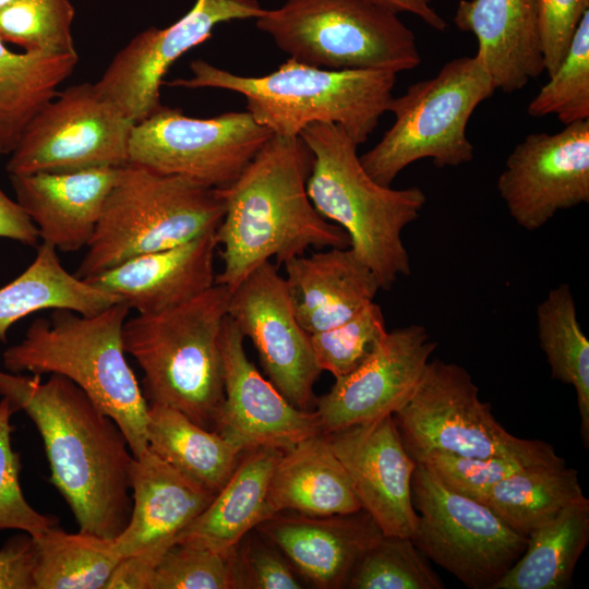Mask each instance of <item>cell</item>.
<instances>
[{"mask_svg":"<svg viewBox=\"0 0 589 589\" xmlns=\"http://www.w3.org/2000/svg\"><path fill=\"white\" fill-rule=\"evenodd\" d=\"M445 585L409 537L383 534L360 558L346 588L443 589Z\"/></svg>","mask_w":589,"mask_h":589,"instance_id":"cell-35","label":"cell"},{"mask_svg":"<svg viewBox=\"0 0 589 589\" xmlns=\"http://www.w3.org/2000/svg\"><path fill=\"white\" fill-rule=\"evenodd\" d=\"M264 12L257 0H196L192 9L170 26L151 27L137 34L113 57L95 86L137 123L164 106L160 87L177 59L211 38L218 24L255 20Z\"/></svg>","mask_w":589,"mask_h":589,"instance_id":"cell-14","label":"cell"},{"mask_svg":"<svg viewBox=\"0 0 589 589\" xmlns=\"http://www.w3.org/2000/svg\"><path fill=\"white\" fill-rule=\"evenodd\" d=\"M147 448L204 489L217 493L228 481L244 450L181 411L151 402Z\"/></svg>","mask_w":589,"mask_h":589,"instance_id":"cell-28","label":"cell"},{"mask_svg":"<svg viewBox=\"0 0 589 589\" xmlns=\"http://www.w3.org/2000/svg\"><path fill=\"white\" fill-rule=\"evenodd\" d=\"M273 135L247 110L201 119L163 106L134 124L129 163L223 189Z\"/></svg>","mask_w":589,"mask_h":589,"instance_id":"cell-12","label":"cell"},{"mask_svg":"<svg viewBox=\"0 0 589 589\" xmlns=\"http://www.w3.org/2000/svg\"><path fill=\"white\" fill-rule=\"evenodd\" d=\"M192 76L171 87L220 88L242 95L247 111L274 135L299 136L312 123L340 125L359 146L387 112L396 73L374 70H326L288 58L262 76H244L203 59L190 63Z\"/></svg>","mask_w":589,"mask_h":589,"instance_id":"cell-3","label":"cell"},{"mask_svg":"<svg viewBox=\"0 0 589 589\" xmlns=\"http://www.w3.org/2000/svg\"><path fill=\"white\" fill-rule=\"evenodd\" d=\"M11 1H13V0H0V9L5 7L7 4H9Z\"/></svg>","mask_w":589,"mask_h":589,"instance_id":"cell-48","label":"cell"},{"mask_svg":"<svg viewBox=\"0 0 589 589\" xmlns=\"http://www.w3.org/2000/svg\"><path fill=\"white\" fill-rule=\"evenodd\" d=\"M148 589H233L228 556L193 541H176L156 565Z\"/></svg>","mask_w":589,"mask_h":589,"instance_id":"cell-39","label":"cell"},{"mask_svg":"<svg viewBox=\"0 0 589 589\" xmlns=\"http://www.w3.org/2000/svg\"><path fill=\"white\" fill-rule=\"evenodd\" d=\"M0 238L37 245L38 230L16 201L10 199L0 187Z\"/></svg>","mask_w":589,"mask_h":589,"instance_id":"cell-46","label":"cell"},{"mask_svg":"<svg viewBox=\"0 0 589 589\" xmlns=\"http://www.w3.org/2000/svg\"><path fill=\"white\" fill-rule=\"evenodd\" d=\"M588 10L589 0H538L540 41L549 76L560 67Z\"/></svg>","mask_w":589,"mask_h":589,"instance_id":"cell-43","label":"cell"},{"mask_svg":"<svg viewBox=\"0 0 589 589\" xmlns=\"http://www.w3.org/2000/svg\"><path fill=\"white\" fill-rule=\"evenodd\" d=\"M496 187L512 218L528 231L588 203L589 119L553 134H528L508 155Z\"/></svg>","mask_w":589,"mask_h":589,"instance_id":"cell-15","label":"cell"},{"mask_svg":"<svg viewBox=\"0 0 589 589\" xmlns=\"http://www.w3.org/2000/svg\"><path fill=\"white\" fill-rule=\"evenodd\" d=\"M230 291L215 284L171 309L125 320L122 341L143 371L151 402L215 430L224 401L221 335Z\"/></svg>","mask_w":589,"mask_h":589,"instance_id":"cell-6","label":"cell"},{"mask_svg":"<svg viewBox=\"0 0 589 589\" xmlns=\"http://www.w3.org/2000/svg\"><path fill=\"white\" fill-rule=\"evenodd\" d=\"M454 22L476 36V58L496 89L517 92L544 71L538 0H460Z\"/></svg>","mask_w":589,"mask_h":589,"instance_id":"cell-24","label":"cell"},{"mask_svg":"<svg viewBox=\"0 0 589 589\" xmlns=\"http://www.w3.org/2000/svg\"><path fill=\"white\" fill-rule=\"evenodd\" d=\"M121 168L10 175L16 202L43 242L58 251L86 248Z\"/></svg>","mask_w":589,"mask_h":589,"instance_id":"cell-23","label":"cell"},{"mask_svg":"<svg viewBox=\"0 0 589 589\" xmlns=\"http://www.w3.org/2000/svg\"><path fill=\"white\" fill-rule=\"evenodd\" d=\"M130 310L124 302L93 315L51 310L4 350L2 363L12 373L71 380L117 422L137 457L147 449L148 405L123 348L122 328Z\"/></svg>","mask_w":589,"mask_h":589,"instance_id":"cell-5","label":"cell"},{"mask_svg":"<svg viewBox=\"0 0 589 589\" xmlns=\"http://www.w3.org/2000/svg\"><path fill=\"white\" fill-rule=\"evenodd\" d=\"M360 509L350 479L323 434L283 452L269 481L264 519L280 512L330 516Z\"/></svg>","mask_w":589,"mask_h":589,"instance_id":"cell-26","label":"cell"},{"mask_svg":"<svg viewBox=\"0 0 589 589\" xmlns=\"http://www.w3.org/2000/svg\"><path fill=\"white\" fill-rule=\"evenodd\" d=\"M160 555L152 552L122 557L109 577L105 589H148Z\"/></svg>","mask_w":589,"mask_h":589,"instance_id":"cell-45","label":"cell"},{"mask_svg":"<svg viewBox=\"0 0 589 589\" xmlns=\"http://www.w3.org/2000/svg\"><path fill=\"white\" fill-rule=\"evenodd\" d=\"M283 452L275 447L244 452L225 485L176 541L197 542L228 556L264 519L269 481Z\"/></svg>","mask_w":589,"mask_h":589,"instance_id":"cell-27","label":"cell"},{"mask_svg":"<svg viewBox=\"0 0 589 589\" xmlns=\"http://www.w3.org/2000/svg\"><path fill=\"white\" fill-rule=\"evenodd\" d=\"M538 338L552 378L574 387L580 414V434L589 445V341L577 320L569 285L551 289L537 308Z\"/></svg>","mask_w":589,"mask_h":589,"instance_id":"cell-33","label":"cell"},{"mask_svg":"<svg viewBox=\"0 0 589 589\" xmlns=\"http://www.w3.org/2000/svg\"><path fill=\"white\" fill-rule=\"evenodd\" d=\"M387 332L383 311L373 301L345 323L309 334V339L318 368L339 378L363 364Z\"/></svg>","mask_w":589,"mask_h":589,"instance_id":"cell-38","label":"cell"},{"mask_svg":"<svg viewBox=\"0 0 589 589\" xmlns=\"http://www.w3.org/2000/svg\"><path fill=\"white\" fill-rule=\"evenodd\" d=\"M57 251L53 245L41 242L33 263L0 288V341L7 340L14 323L40 310L65 309L93 315L123 302L120 297L69 273Z\"/></svg>","mask_w":589,"mask_h":589,"instance_id":"cell-29","label":"cell"},{"mask_svg":"<svg viewBox=\"0 0 589 589\" xmlns=\"http://www.w3.org/2000/svg\"><path fill=\"white\" fill-rule=\"evenodd\" d=\"M34 538L25 532L11 537L0 548V589H35Z\"/></svg>","mask_w":589,"mask_h":589,"instance_id":"cell-44","label":"cell"},{"mask_svg":"<svg viewBox=\"0 0 589 589\" xmlns=\"http://www.w3.org/2000/svg\"><path fill=\"white\" fill-rule=\"evenodd\" d=\"M243 341L244 336L227 316L221 335L225 397L214 431L244 452L259 447L286 450L322 434L317 413L288 401L249 360Z\"/></svg>","mask_w":589,"mask_h":589,"instance_id":"cell-18","label":"cell"},{"mask_svg":"<svg viewBox=\"0 0 589 589\" xmlns=\"http://www.w3.org/2000/svg\"><path fill=\"white\" fill-rule=\"evenodd\" d=\"M395 13L407 12L422 20L435 31L444 32L446 21L431 7L429 0H365Z\"/></svg>","mask_w":589,"mask_h":589,"instance_id":"cell-47","label":"cell"},{"mask_svg":"<svg viewBox=\"0 0 589 589\" xmlns=\"http://www.w3.org/2000/svg\"><path fill=\"white\" fill-rule=\"evenodd\" d=\"M130 488L131 515L123 531L113 540L120 558L140 552L163 556L215 496L148 448L134 456Z\"/></svg>","mask_w":589,"mask_h":589,"instance_id":"cell-22","label":"cell"},{"mask_svg":"<svg viewBox=\"0 0 589 589\" xmlns=\"http://www.w3.org/2000/svg\"><path fill=\"white\" fill-rule=\"evenodd\" d=\"M411 457L452 491L476 500L512 474L529 467L543 466L507 457L478 458L434 452Z\"/></svg>","mask_w":589,"mask_h":589,"instance_id":"cell-41","label":"cell"},{"mask_svg":"<svg viewBox=\"0 0 589 589\" xmlns=\"http://www.w3.org/2000/svg\"><path fill=\"white\" fill-rule=\"evenodd\" d=\"M255 529L322 589L346 588L360 558L383 536L363 509L330 516L280 512Z\"/></svg>","mask_w":589,"mask_h":589,"instance_id":"cell-20","label":"cell"},{"mask_svg":"<svg viewBox=\"0 0 589 589\" xmlns=\"http://www.w3.org/2000/svg\"><path fill=\"white\" fill-rule=\"evenodd\" d=\"M134 122L92 83L67 87L33 118L7 164L9 175L121 168Z\"/></svg>","mask_w":589,"mask_h":589,"instance_id":"cell-13","label":"cell"},{"mask_svg":"<svg viewBox=\"0 0 589 589\" xmlns=\"http://www.w3.org/2000/svg\"><path fill=\"white\" fill-rule=\"evenodd\" d=\"M113 540L57 526L34 538L35 589H105L121 560Z\"/></svg>","mask_w":589,"mask_h":589,"instance_id":"cell-34","label":"cell"},{"mask_svg":"<svg viewBox=\"0 0 589 589\" xmlns=\"http://www.w3.org/2000/svg\"><path fill=\"white\" fill-rule=\"evenodd\" d=\"M77 53L10 50L0 38V156L10 155L33 118L76 67Z\"/></svg>","mask_w":589,"mask_h":589,"instance_id":"cell-30","label":"cell"},{"mask_svg":"<svg viewBox=\"0 0 589 589\" xmlns=\"http://www.w3.org/2000/svg\"><path fill=\"white\" fill-rule=\"evenodd\" d=\"M228 316L253 342L273 385L292 405L308 409L322 370L294 315L284 276L271 261L230 292Z\"/></svg>","mask_w":589,"mask_h":589,"instance_id":"cell-16","label":"cell"},{"mask_svg":"<svg viewBox=\"0 0 589 589\" xmlns=\"http://www.w3.org/2000/svg\"><path fill=\"white\" fill-rule=\"evenodd\" d=\"M225 204L217 189L129 163L121 167L75 275L88 279L145 253L216 230Z\"/></svg>","mask_w":589,"mask_h":589,"instance_id":"cell-7","label":"cell"},{"mask_svg":"<svg viewBox=\"0 0 589 589\" xmlns=\"http://www.w3.org/2000/svg\"><path fill=\"white\" fill-rule=\"evenodd\" d=\"M411 493L420 513L411 540L470 589H493L524 553L527 536L480 501L452 491L417 462Z\"/></svg>","mask_w":589,"mask_h":589,"instance_id":"cell-11","label":"cell"},{"mask_svg":"<svg viewBox=\"0 0 589 589\" xmlns=\"http://www.w3.org/2000/svg\"><path fill=\"white\" fill-rule=\"evenodd\" d=\"M0 396L39 432L50 481L68 503L79 530L116 539L132 509L134 455L117 424L71 380L0 370Z\"/></svg>","mask_w":589,"mask_h":589,"instance_id":"cell-1","label":"cell"},{"mask_svg":"<svg viewBox=\"0 0 589 589\" xmlns=\"http://www.w3.org/2000/svg\"><path fill=\"white\" fill-rule=\"evenodd\" d=\"M294 315L308 334L336 327L374 301L381 289L350 248H327L284 263Z\"/></svg>","mask_w":589,"mask_h":589,"instance_id":"cell-25","label":"cell"},{"mask_svg":"<svg viewBox=\"0 0 589 589\" xmlns=\"http://www.w3.org/2000/svg\"><path fill=\"white\" fill-rule=\"evenodd\" d=\"M529 103L533 118L554 115L563 124L589 119V10L582 15L568 51Z\"/></svg>","mask_w":589,"mask_h":589,"instance_id":"cell-37","label":"cell"},{"mask_svg":"<svg viewBox=\"0 0 589 589\" xmlns=\"http://www.w3.org/2000/svg\"><path fill=\"white\" fill-rule=\"evenodd\" d=\"M313 154L306 181L316 211L341 227L350 249L372 271L381 289L411 274L401 233L426 203L419 187L393 189L374 181L363 168L358 145L334 123H312L300 135Z\"/></svg>","mask_w":589,"mask_h":589,"instance_id":"cell-4","label":"cell"},{"mask_svg":"<svg viewBox=\"0 0 589 589\" xmlns=\"http://www.w3.org/2000/svg\"><path fill=\"white\" fill-rule=\"evenodd\" d=\"M521 556L493 589H565L589 542V500L569 505L528 534Z\"/></svg>","mask_w":589,"mask_h":589,"instance_id":"cell-31","label":"cell"},{"mask_svg":"<svg viewBox=\"0 0 589 589\" xmlns=\"http://www.w3.org/2000/svg\"><path fill=\"white\" fill-rule=\"evenodd\" d=\"M312 165L300 136L273 135L232 183L217 189L225 213L216 229L223 269L215 284L231 292L272 259L284 264L310 248L350 247L346 231L308 195Z\"/></svg>","mask_w":589,"mask_h":589,"instance_id":"cell-2","label":"cell"},{"mask_svg":"<svg viewBox=\"0 0 589 589\" xmlns=\"http://www.w3.org/2000/svg\"><path fill=\"white\" fill-rule=\"evenodd\" d=\"M496 91L490 75L473 57L445 63L432 79L419 81L393 97L388 110L394 123L378 143L360 156L369 176L390 187L417 160L431 158L438 168L473 159L467 123L476 108Z\"/></svg>","mask_w":589,"mask_h":589,"instance_id":"cell-8","label":"cell"},{"mask_svg":"<svg viewBox=\"0 0 589 589\" xmlns=\"http://www.w3.org/2000/svg\"><path fill=\"white\" fill-rule=\"evenodd\" d=\"M586 498L578 471L564 464L526 468L494 484L478 501L528 537L564 508Z\"/></svg>","mask_w":589,"mask_h":589,"instance_id":"cell-32","label":"cell"},{"mask_svg":"<svg viewBox=\"0 0 589 589\" xmlns=\"http://www.w3.org/2000/svg\"><path fill=\"white\" fill-rule=\"evenodd\" d=\"M255 25L289 58L320 69L397 74L421 63L398 14L365 0H287Z\"/></svg>","mask_w":589,"mask_h":589,"instance_id":"cell-9","label":"cell"},{"mask_svg":"<svg viewBox=\"0 0 589 589\" xmlns=\"http://www.w3.org/2000/svg\"><path fill=\"white\" fill-rule=\"evenodd\" d=\"M264 538V537H263ZM265 539V538H264ZM250 532L228 554L233 589H300L304 587L277 548Z\"/></svg>","mask_w":589,"mask_h":589,"instance_id":"cell-42","label":"cell"},{"mask_svg":"<svg viewBox=\"0 0 589 589\" xmlns=\"http://www.w3.org/2000/svg\"><path fill=\"white\" fill-rule=\"evenodd\" d=\"M216 230L179 245L132 257L85 279L118 296L137 314L180 305L215 285Z\"/></svg>","mask_w":589,"mask_h":589,"instance_id":"cell-21","label":"cell"},{"mask_svg":"<svg viewBox=\"0 0 589 589\" xmlns=\"http://www.w3.org/2000/svg\"><path fill=\"white\" fill-rule=\"evenodd\" d=\"M70 0H13L0 9V38L24 51L76 53Z\"/></svg>","mask_w":589,"mask_h":589,"instance_id":"cell-36","label":"cell"},{"mask_svg":"<svg viewBox=\"0 0 589 589\" xmlns=\"http://www.w3.org/2000/svg\"><path fill=\"white\" fill-rule=\"evenodd\" d=\"M435 348L422 325L387 332L363 364L335 378L316 399L322 434L393 416L412 394Z\"/></svg>","mask_w":589,"mask_h":589,"instance_id":"cell-19","label":"cell"},{"mask_svg":"<svg viewBox=\"0 0 589 589\" xmlns=\"http://www.w3.org/2000/svg\"><path fill=\"white\" fill-rule=\"evenodd\" d=\"M323 435L344 466L361 508L382 533L411 538L418 521L411 493L417 461L393 416Z\"/></svg>","mask_w":589,"mask_h":589,"instance_id":"cell-17","label":"cell"},{"mask_svg":"<svg viewBox=\"0 0 589 589\" xmlns=\"http://www.w3.org/2000/svg\"><path fill=\"white\" fill-rule=\"evenodd\" d=\"M14 409L7 398L0 401V530L11 529L37 538L57 526V518L37 512L26 501L21 484L20 456L12 448L11 416Z\"/></svg>","mask_w":589,"mask_h":589,"instance_id":"cell-40","label":"cell"},{"mask_svg":"<svg viewBox=\"0 0 589 589\" xmlns=\"http://www.w3.org/2000/svg\"><path fill=\"white\" fill-rule=\"evenodd\" d=\"M410 456L443 453L507 457L531 465H564L553 446L510 434L479 398L468 371L440 359L429 361L407 401L393 414Z\"/></svg>","mask_w":589,"mask_h":589,"instance_id":"cell-10","label":"cell"}]
</instances>
